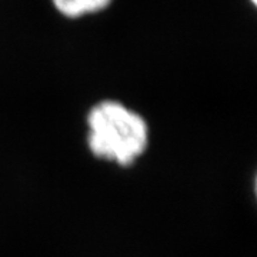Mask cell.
<instances>
[{
    "mask_svg": "<svg viewBox=\"0 0 257 257\" xmlns=\"http://www.w3.org/2000/svg\"><path fill=\"white\" fill-rule=\"evenodd\" d=\"M87 127L93 155L119 165L133 163L147 146L146 120L119 100L96 103L87 113Z\"/></svg>",
    "mask_w": 257,
    "mask_h": 257,
    "instance_id": "1",
    "label": "cell"
},
{
    "mask_svg": "<svg viewBox=\"0 0 257 257\" xmlns=\"http://www.w3.org/2000/svg\"><path fill=\"white\" fill-rule=\"evenodd\" d=\"M117 0H47L52 15L67 25H80L109 13Z\"/></svg>",
    "mask_w": 257,
    "mask_h": 257,
    "instance_id": "2",
    "label": "cell"
},
{
    "mask_svg": "<svg viewBox=\"0 0 257 257\" xmlns=\"http://www.w3.org/2000/svg\"><path fill=\"white\" fill-rule=\"evenodd\" d=\"M244 3H246V6H248L251 10L256 9L257 6V0H244Z\"/></svg>",
    "mask_w": 257,
    "mask_h": 257,
    "instance_id": "3",
    "label": "cell"
}]
</instances>
